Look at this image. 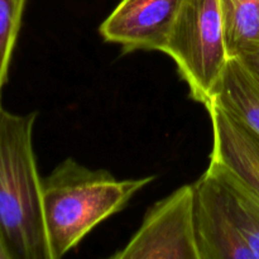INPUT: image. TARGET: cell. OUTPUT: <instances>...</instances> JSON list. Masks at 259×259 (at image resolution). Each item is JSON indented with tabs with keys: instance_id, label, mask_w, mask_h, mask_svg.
<instances>
[{
	"instance_id": "1",
	"label": "cell",
	"mask_w": 259,
	"mask_h": 259,
	"mask_svg": "<svg viewBox=\"0 0 259 259\" xmlns=\"http://www.w3.org/2000/svg\"><path fill=\"white\" fill-rule=\"evenodd\" d=\"M156 176L119 180L66 158L42 181L43 217L51 259L65 257L99 224L121 211Z\"/></svg>"
},
{
	"instance_id": "2",
	"label": "cell",
	"mask_w": 259,
	"mask_h": 259,
	"mask_svg": "<svg viewBox=\"0 0 259 259\" xmlns=\"http://www.w3.org/2000/svg\"><path fill=\"white\" fill-rule=\"evenodd\" d=\"M37 116L0 106V234L12 259H51L33 148Z\"/></svg>"
},
{
	"instance_id": "3",
	"label": "cell",
	"mask_w": 259,
	"mask_h": 259,
	"mask_svg": "<svg viewBox=\"0 0 259 259\" xmlns=\"http://www.w3.org/2000/svg\"><path fill=\"white\" fill-rule=\"evenodd\" d=\"M194 191L200 259H259L257 195L214 159Z\"/></svg>"
},
{
	"instance_id": "4",
	"label": "cell",
	"mask_w": 259,
	"mask_h": 259,
	"mask_svg": "<svg viewBox=\"0 0 259 259\" xmlns=\"http://www.w3.org/2000/svg\"><path fill=\"white\" fill-rule=\"evenodd\" d=\"M163 53L176 63L190 98L206 105L232 58L219 0H182Z\"/></svg>"
},
{
	"instance_id": "5",
	"label": "cell",
	"mask_w": 259,
	"mask_h": 259,
	"mask_svg": "<svg viewBox=\"0 0 259 259\" xmlns=\"http://www.w3.org/2000/svg\"><path fill=\"white\" fill-rule=\"evenodd\" d=\"M113 259H200L195 232L194 184L152 205L141 227Z\"/></svg>"
},
{
	"instance_id": "6",
	"label": "cell",
	"mask_w": 259,
	"mask_h": 259,
	"mask_svg": "<svg viewBox=\"0 0 259 259\" xmlns=\"http://www.w3.org/2000/svg\"><path fill=\"white\" fill-rule=\"evenodd\" d=\"M182 0H120L99 27L101 38L136 51L163 52Z\"/></svg>"
},
{
	"instance_id": "7",
	"label": "cell",
	"mask_w": 259,
	"mask_h": 259,
	"mask_svg": "<svg viewBox=\"0 0 259 259\" xmlns=\"http://www.w3.org/2000/svg\"><path fill=\"white\" fill-rule=\"evenodd\" d=\"M205 108L212 128L210 159L224 164L259 197V139L215 104Z\"/></svg>"
},
{
	"instance_id": "8",
	"label": "cell",
	"mask_w": 259,
	"mask_h": 259,
	"mask_svg": "<svg viewBox=\"0 0 259 259\" xmlns=\"http://www.w3.org/2000/svg\"><path fill=\"white\" fill-rule=\"evenodd\" d=\"M210 103L223 109L259 139V78L242 58H230L207 104Z\"/></svg>"
},
{
	"instance_id": "9",
	"label": "cell",
	"mask_w": 259,
	"mask_h": 259,
	"mask_svg": "<svg viewBox=\"0 0 259 259\" xmlns=\"http://www.w3.org/2000/svg\"><path fill=\"white\" fill-rule=\"evenodd\" d=\"M230 57L259 46V0H219Z\"/></svg>"
},
{
	"instance_id": "10",
	"label": "cell",
	"mask_w": 259,
	"mask_h": 259,
	"mask_svg": "<svg viewBox=\"0 0 259 259\" xmlns=\"http://www.w3.org/2000/svg\"><path fill=\"white\" fill-rule=\"evenodd\" d=\"M27 0H0V99L22 27Z\"/></svg>"
},
{
	"instance_id": "11",
	"label": "cell",
	"mask_w": 259,
	"mask_h": 259,
	"mask_svg": "<svg viewBox=\"0 0 259 259\" xmlns=\"http://www.w3.org/2000/svg\"><path fill=\"white\" fill-rule=\"evenodd\" d=\"M239 58H242V60L247 63L248 67H249L259 78V46L253 48V50L248 51V52L243 53L242 56H239Z\"/></svg>"
},
{
	"instance_id": "12",
	"label": "cell",
	"mask_w": 259,
	"mask_h": 259,
	"mask_svg": "<svg viewBox=\"0 0 259 259\" xmlns=\"http://www.w3.org/2000/svg\"><path fill=\"white\" fill-rule=\"evenodd\" d=\"M0 259H12V255L8 250V247L5 244L4 239H3L2 234H0Z\"/></svg>"
}]
</instances>
